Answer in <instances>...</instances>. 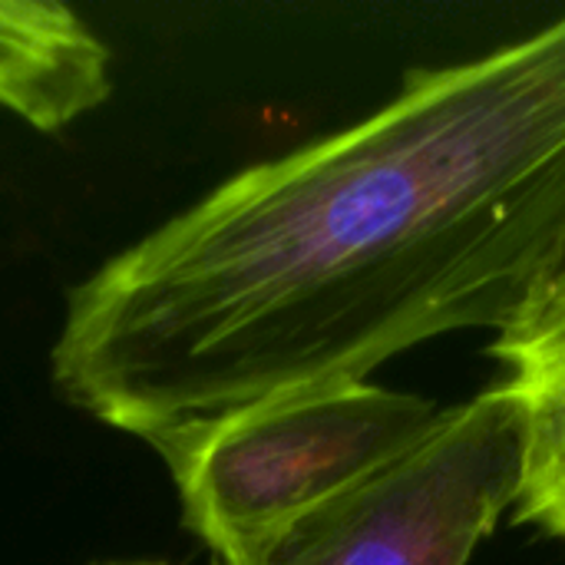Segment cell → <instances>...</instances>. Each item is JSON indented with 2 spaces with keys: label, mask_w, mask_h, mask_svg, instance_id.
I'll use <instances>...</instances> for the list:
<instances>
[{
  "label": "cell",
  "mask_w": 565,
  "mask_h": 565,
  "mask_svg": "<svg viewBox=\"0 0 565 565\" xmlns=\"http://www.w3.org/2000/svg\"><path fill=\"white\" fill-rule=\"evenodd\" d=\"M113 93L109 46L63 3L0 0V106L56 132Z\"/></svg>",
  "instance_id": "obj_5"
},
{
  "label": "cell",
  "mask_w": 565,
  "mask_h": 565,
  "mask_svg": "<svg viewBox=\"0 0 565 565\" xmlns=\"http://www.w3.org/2000/svg\"><path fill=\"white\" fill-rule=\"evenodd\" d=\"M526 427L497 387L444 411L411 454L218 565H470L516 507Z\"/></svg>",
  "instance_id": "obj_3"
},
{
  "label": "cell",
  "mask_w": 565,
  "mask_h": 565,
  "mask_svg": "<svg viewBox=\"0 0 565 565\" xmlns=\"http://www.w3.org/2000/svg\"><path fill=\"white\" fill-rule=\"evenodd\" d=\"M497 387L526 427L516 520L565 546V265L490 344Z\"/></svg>",
  "instance_id": "obj_4"
},
{
  "label": "cell",
  "mask_w": 565,
  "mask_h": 565,
  "mask_svg": "<svg viewBox=\"0 0 565 565\" xmlns=\"http://www.w3.org/2000/svg\"><path fill=\"white\" fill-rule=\"evenodd\" d=\"M129 565H162V563H129Z\"/></svg>",
  "instance_id": "obj_6"
},
{
  "label": "cell",
  "mask_w": 565,
  "mask_h": 565,
  "mask_svg": "<svg viewBox=\"0 0 565 565\" xmlns=\"http://www.w3.org/2000/svg\"><path fill=\"white\" fill-rule=\"evenodd\" d=\"M440 417L430 397L364 381L265 397L146 444L175 480L189 533L222 556L361 487Z\"/></svg>",
  "instance_id": "obj_2"
},
{
  "label": "cell",
  "mask_w": 565,
  "mask_h": 565,
  "mask_svg": "<svg viewBox=\"0 0 565 565\" xmlns=\"http://www.w3.org/2000/svg\"><path fill=\"white\" fill-rule=\"evenodd\" d=\"M565 265V17L424 66L367 119L242 169L73 288L63 401L152 440L500 334Z\"/></svg>",
  "instance_id": "obj_1"
}]
</instances>
